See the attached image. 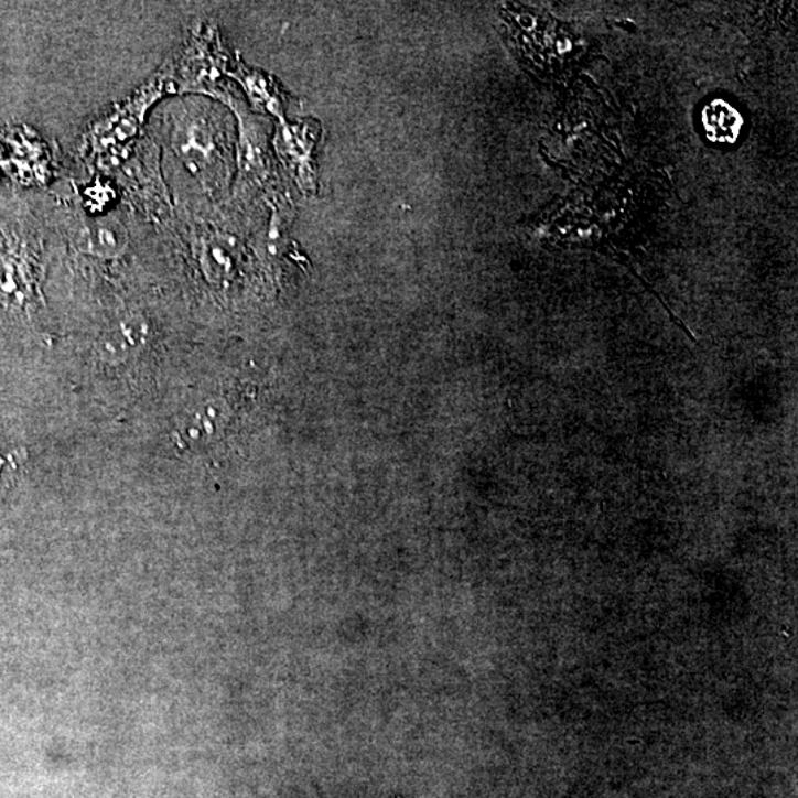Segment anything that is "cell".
<instances>
[{"label": "cell", "instance_id": "6da1fadb", "mask_svg": "<svg viewBox=\"0 0 798 798\" xmlns=\"http://www.w3.org/2000/svg\"><path fill=\"white\" fill-rule=\"evenodd\" d=\"M169 142L176 158L199 181L220 180L225 130L214 108L195 99H180L166 112Z\"/></svg>", "mask_w": 798, "mask_h": 798}, {"label": "cell", "instance_id": "7a4b0ae2", "mask_svg": "<svg viewBox=\"0 0 798 798\" xmlns=\"http://www.w3.org/2000/svg\"><path fill=\"white\" fill-rule=\"evenodd\" d=\"M149 325L138 316L121 320L103 336L99 354L107 362H123L145 344Z\"/></svg>", "mask_w": 798, "mask_h": 798}, {"label": "cell", "instance_id": "3957f363", "mask_svg": "<svg viewBox=\"0 0 798 798\" xmlns=\"http://www.w3.org/2000/svg\"><path fill=\"white\" fill-rule=\"evenodd\" d=\"M128 240V233L123 225L108 219L82 229L76 245L79 250L97 256V258H116L123 254Z\"/></svg>", "mask_w": 798, "mask_h": 798}, {"label": "cell", "instance_id": "277c9868", "mask_svg": "<svg viewBox=\"0 0 798 798\" xmlns=\"http://www.w3.org/2000/svg\"><path fill=\"white\" fill-rule=\"evenodd\" d=\"M397 798H402V796H397Z\"/></svg>", "mask_w": 798, "mask_h": 798}]
</instances>
